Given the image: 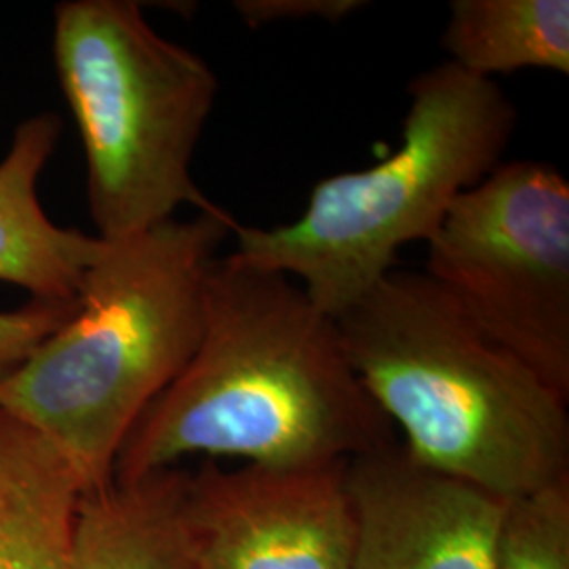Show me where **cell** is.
Here are the masks:
<instances>
[{"instance_id": "obj_10", "label": "cell", "mask_w": 569, "mask_h": 569, "mask_svg": "<svg viewBox=\"0 0 569 569\" xmlns=\"http://www.w3.org/2000/svg\"><path fill=\"white\" fill-rule=\"evenodd\" d=\"M188 475L164 468L84 491L68 569H199L186 517Z\"/></svg>"}, {"instance_id": "obj_11", "label": "cell", "mask_w": 569, "mask_h": 569, "mask_svg": "<svg viewBox=\"0 0 569 569\" xmlns=\"http://www.w3.org/2000/svg\"><path fill=\"white\" fill-rule=\"evenodd\" d=\"M82 493L60 451L0 411V569H68Z\"/></svg>"}, {"instance_id": "obj_5", "label": "cell", "mask_w": 569, "mask_h": 569, "mask_svg": "<svg viewBox=\"0 0 569 569\" xmlns=\"http://www.w3.org/2000/svg\"><path fill=\"white\" fill-rule=\"evenodd\" d=\"M53 58L79 124L87 203L103 241L213 209L192 159L218 96L211 66L164 39L133 0H66L53 11Z\"/></svg>"}, {"instance_id": "obj_6", "label": "cell", "mask_w": 569, "mask_h": 569, "mask_svg": "<svg viewBox=\"0 0 569 569\" xmlns=\"http://www.w3.org/2000/svg\"><path fill=\"white\" fill-rule=\"evenodd\" d=\"M428 277L496 345L569 401V183L545 161L500 163L428 241Z\"/></svg>"}, {"instance_id": "obj_1", "label": "cell", "mask_w": 569, "mask_h": 569, "mask_svg": "<svg viewBox=\"0 0 569 569\" xmlns=\"http://www.w3.org/2000/svg\"><path fill=\"white\" fill-rule=\"evenodd\" d=\"M395 443L336 319L293 279L228 253L207 272L199 345L124 439L112 479L133 481L190 456L333 467Z\"/></svg>"}, {"instance_id": "obj_14", "label": "cell", "mask_w": 569, "mask_h": 569, "mask_svg": "<svg viewBox=\"0 0 569 569\" xmlns=\"http://www.w3.org/2000/svg\"><path fill=\"white\" fill-rule=\"evenodd\" d=\"M77 306L79 302L32 300L18 310H0V378L11 373L42 340L58 331L74 315Z\"/></svg>"}, {"instance_id": "obj_2", "label": "cell", "mask_w": 569, "mask_h": 569, "mask_svg": "<svg viewBox=\"0 0 569 569\" xmlns=\"http://www.w3.org/2000/svg\"><path fill=\"white\" fill-rule=\"evenodd\" d=\"M234 224L216 204L103 241L74 315L0 378V411L41 432L82 491L112 481L124 439L190 361L207 272Z\"/></svg>"}, {"instance_id": "obj_13", "label": "cell", "mask_w": 569, "mask_h": 569, "mask_svg": "<svg viewBox=\"0 0 569 569\" xmlns=\"http://www.w3.org/2000/svg\"><path fill=\"white\" fill-rule=\"evenodd\" d=\"M496 569H569V479L507 502Z\"/></svg>"}, {"instance_id": "obj_9", "label": "cell", "mask_w": 569, "mask_h": 569, "mask_svg": "<svg viewBox=\"0 0 569 569\" xmlns=\"http://www.w3.org/2000/svg\"><path fill=\"white\" fill-rule=\"evenodd\" d=\"M61 119L41 112L21 121L0 161V281L37 302H79L82 279L100 258L103 239L63 228L44 213L39 182L60 142Z\"/></svg>"}, {"instance_id": "obj_12", "label": "cell", "mask_w": 569, "mask_h": 569, "mask_svg": "<svg viewBox=\"0 0 569 569\" xmlns=\"http://www.w3.org/2000/svg\"><path fill=\"white\" fill-rule=\"evenodd\" d=\"M441 47L449 63L493 81L517 70L569 74L568 0H453Z\"/></svg>"}, {"instance_id": "obj_3", "label": "cell", "mask_w": 569, "mask_h": 569, "mask_svg": "<svg viewBox=\"0 0 569 569\" xmlns=\"http://www.w3.org/2000/svg\"><path fill=\"white\" fill-rule=\"evenodd\" d=\"M336 323L350 366L413 460L505 500L569 479L568 399L427 272L392 270Z\"/></svg>"}, {"instance_id": "obj_15", "label": "cell", "mask_w": 569, "mask_h": 569, "mask_svg": "<svg viewBox=\"0 0 569 569\" xmlns=\"http://www.w3.org/2000/svg\"><path fill=\"white\" fill-rule=\"evenodd\" d=\"M367 7L363 0H237L234 9L249 28L287 21L326 20L331 23Z\"/></svg>"}, {"instance_id": "obj_4", "label": "cell", "mask_w": 569, "mask_h": 569, "mask_svg": "<svg viewBox=\"0 0 569 569\" xmlns=\"http://www.w3.org/2000/svg\"><path fill=\"white\" fill-rule=\"evenodd\" d=\"M399 148L361 171L329 176L291 224H234L247 264L281 272L340 317L395 270L399 251L428 243L451 204L509 150L517 110L496 81L443 61L409 82Z\"/></svg>"}, {"instance_id": "obj_8", "label": "cell", "mask_w": 569, "mask_h": 569, "mask_svg": "<svg viewBox=\"0 0 569 569\" xmlns=\"http://www.w3.org/2000/svg\"><path fill=\"white\" fill-rule=\"evenodd\" d=\"M352 569H496L505 498L413 460L401 443L346 465Z\"/></svg>"}, {"instance_id": "obj_7", "label": "cell", "mask_w": 569, "mask_h": 569, "mask_svg": "<svg viewBox=\"0 0 569 569\" xmlns=\"http://www.w3.org/2000/svg\"><path fill=\"white\" fill-rule=\"evenodd\" d=\"M186 517L199 569H352L346 465L209 462L188 475Z\"/></svg>"}]
</instances>
